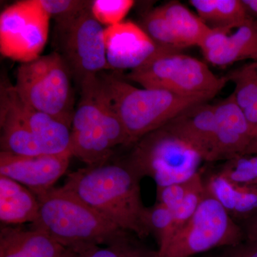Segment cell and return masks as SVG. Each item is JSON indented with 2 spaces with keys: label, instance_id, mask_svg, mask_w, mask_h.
Listing matches in <instances>:
<instances>
[{
  "label": "cell",
  "instance_id": "6da1fadb",
  "mask_svg": "<svg viewBox=\"0 0 257 257\" xmlns=\"http://www.w3.org/2000/svg\"><path fill=\"white\" fill-rule=\"evenodd\" d=\"M112 158L74 171L62 187L119 229L145 239L150 232L147 207L142 199V178L124 159Z\"/></svg>",
  "mask_w": 257,
  "mask_h": 257
},
{
  "label": "cell",
  "instance_id": "4fadbf2b",
  "mask_svg": "<svg viewBox=\"0 0 257 257\" xmlns=\"http://www.w3.org/2000/svg\"><path fill=\"white\" fill-rule=\"evenodd\" d=\"M104 44L108 67L116 70L138 68L166 49L157 45L140 25L132 21L104 29Z\"/></svg>",
  "mask_w": 257,
  "mask_h": 257
},
{
  "label": "cell",
  "instance_id": "52a82bcc",
  "mask_svg": "<svg viewBox=\"0 0 257 257\" xmlns=\"http://www.w3.org/2000/svg\"><path fill=\"white\" fill-rule=\"evenodd\" d=\"M70 72L57 52L21 63L15 89L24 101L71 128L74 112Z\"/></svg>",
  "mask_w": 257,
  "mask_h": 257
},
{
  "label": "cell",
  "instance_id": "7a4b0ae2",
  "mask_svg": "<svg viewBox=\"0 0 257 257\" xmlns=\"http://www.w3.org/2000/svg\"><path fill=\"white\" fill-rule=\"evenodd\" d=\"M36 195L40 211L30 226L71 251L105 245L124 231L62 187Z\"/></svg>",
  "mask_w": 257,
  "mask_h": 257
},
{
  "label": "cell",
  "instance_id": "7c38bea8",
  "mask_svg": "<svg viewBox=\"0 0 257 257\" xmlns=\"http://www.w3.org/2000/svg\"><path fill=\"white\" fill-rule=\"evenodd\" d=\"M72 155L70 151L33 156L0 152V175L16 181L35 194L53 188L64 175Z\"/></svg>",
  "mask_w": 257,
  "mask_h": 257
},
{
  "label": "cell",
  "instance_id": "9a60e30c",
  "mask_svg": "<svg viewBox=\"0 0 257 257\" xmlns=\"http://www.w3.org/2000/svg\"><path fill=\"white\" fill-rule=\"evenodd\" d=\"M0 94L9 100L36 139L44 154H60L69 151V126L29 105L19 95L15 85L5 79L1 82Z\"/></svg>",
  "mask_w": 257,
  "mask_h": 257
},
{
  "label": "cell",
  "instance_id": "83f0119b",
  "mask_svg": "<svg viewBox=\"0 0 257 257\" xmlns=\"http://www.w3.org/2000/svg\"><path fill=\"white\" fill-rule=\"evenodd\" d=\"M203 182V175L199 172L185 182L157 188V202L163 204L171 210H173L183 202L191 191Z\"/></svg>",
  "mask_w": 257,
  "mask_h": 257
},
{
  "label": "cell",
  "instance_id": "603a6c76",
  "mask_svg": "<svg viewBox=\"0 0 257 257\" xmlns=\"http://www.w3.org/2000/svg\"><path fill=\"white\" fill-rule=\"evenodd\" d=\"M198 17L212 28L238 26L251 18L241 0H190Z\"/></svg>",
  "mask_w": 257,
  "mask_h": 257
},
{
  "label": "cell",
  "instance_id": "4dcf8cb0",
  "mask_svg": "<svg viewBox=\"0 0 257 257\" xmlns=\"http://www.w3.org/2000/svg\"><path fill=\"white\" fill-rule=\"evenodd\" d=\"M221 249L210 257H257V245L246 240L235 246Z\"/></svg>",
  "mask_w": 257,
  "mask_h": 257
},
{
  "label": "cell",
  "instance_id": "f546056e",
  "mask_svg": "<svg viewBox=\"0 0 257 257\" xmlns=\"http://www.w3.org/2000/svg\"><path fill=\"white\" fill-rule=\"evenodd\" d=\"M40 2L50 18L55 20L73 15L92 3V1L82 0H40Z\"/></svg>",
  "mask_w": 257,
  "mask_h": 257
},
{
  "label": "cell",
  "instance_id": "d4e9b609",
  "mask_svg": "<svg viewBox=\"0 0 257 257\" xmlns=\"http://www.w3.org/2000/svg\"><path fill=\"white\" fill-rule=\"evenodd\" d=\"M147 223L150 234L156 239L159 253L162 252L175 234L173 212L157 202L152 207H147Z\"/></svg>",
  "mask_w": 257,
  "mask_h": 257
},
{
  "label": "cell",
  "instance_id": "7402d4cb",
  "mask_svg": "<svg viewBox=\"0 0 257 257\" xmlns=\"http://www.w3.org/2000/svg\"><path fill=\"white\" fill-rule=\"evenodd\" d=\"M226 77L234 82L232 94L246 116L253 140L257 137V61L231 71Z\"/></svg>",
  "mask_w": 257,
  "mask_h": 257
},
{
  "label": "cell",
  "instance_id": "44dd1931",
  "mask_svg": "<svg viewBox=\"0 0 257 257\" xmlns=\"http://www.w3.org/2000/svg\"><path fill=\"white\" fill-rule=\"evenodd\" d=\"M1 151L24 156L41 155L36 139L6 96L0 94Z\"/></svg>",
  "mask_w": 257,
  "mask_h": 257
},
{
  "label": "cell",
  "instance_id": "5b68a950",
  "mask_svg": "<svg viewBox=\"0 0 257 257\" xmlns=\"http://www.w3.org/2000/svg\"><path fill=\"white\" fill-rule=\"evenodd\" d=\"M143 88L160 89L178 95L201 97L208 101L229 82L215 75L207 64L181 51L165 49L141 67L121 75Z\"/></svg>",
  "mask_w": 257,
  "mask_h": 257
},
{
  "label": "cell",
  "instance_id": "f1b7e54d",
  "mask_svg": "<svg viewBox=\"0 0 257 257\" xmlns=\"http://www.w3.org/2000/svg\"><path fill=\"white\" fill-rule=\"evenodd\" d=\"M206 194H207V191L203 182L202 184L191 191L178 207L172 210L173 212L174 228H175L174 235L188 222L189 219L197 211L199 204L205 197Z\"/></svg>",
  "mask_w": 257,
  "mask_h": 257
},
{
  "label": "cell",
  "instance_id": "ffe728a7",
  "mask_svg": "<svg viewBox=\"0 0 257 257\" xmlns=\"http://www.w3.org/2000/svg\"><path fill=\"white\" fill-rule=\"evenodd\" d=\"M40 211L36 194L16 181L0 175V221L2 225L33 224Z\"/></svg>",
  "mask_w": 257,
  "mask_h": 257
},
{
  "label": "cell",
  "instance_id": "e0dca14e",
  "mask_svg": "<svg viewBox=\"0 0 257 257\" xmlns=\"http://www.w3.org/2000/svg\"><path fill=\"white\" fill-rule=\"evenodd\" d=\"M163 126L190 145L203 160L214 162V104L207 101L190 106Z\"/></svg>",
  "mask_w": 257,
  "mask_h": 257
},
{
  "label": "cell",
  "instance_id": "4316f807",
  "mask_svg": "<svg viewBox=\"0 0 257 257\" xmlns=\"http://www.w3.org/2000/svg\"><path fill=\"white\" fill-rule=\"evenodd\" d=\"M135 5L133 0H95L92 12L96 20L106 28L122 23Z\"/></svg>",
  "mask_w": 257,
  "mask_h": 257
},
{
  "label": "cell",
  "instance_id": "8992f818",
  "mask_svg": "<svg viewBox=\"0 0 257 257\" xmlns=\"http://www.w3.org/2000/svg\"><path fill=\"white\" fill-rule=\"evenodd\" d=\"M124 160L139 176L155 181L157 188L185 182L199 173L202 157L165 126L130 145Z\"/></svg>",
  "mask_w": 257,
  "mask_h": 257
},
{
  "label": "cell",
  "instance_id": "2e32d148",
  "mask_svg": "<svg viewBox=\"0 0 257 257\" xmlns=\"http://www.w3.org/2000/svg\"><path fill=\"white\" fill-rule=\"evenodd\" d=\"M214 162L245 155L252 141V135L246 116L232 94L214 104Z\"/></svg>",
  "mask_w": 257,
  "mask_h": 257
},
{
  "label": "cell",
  "instance_id": "9c48e42d",
  "mask_svg": "<svg viewBox=\"0 0 257 257\" xmlns=\"http://www.w3.org/2000/svg\"><path fill=\"white\" fill-rule=\"evenodd\" d=\"M245 241L242 226L210 194L205 197L182 229L175 233L160 257H192L214 248Z\"/></svg>",
  "mask_w": 257,
  "mask_h": 257
},
{
  "label": "cell",
  "instance_id": "8fae6325",
  "mask_svg": "<svg viewBox=\"0 0 257 257\" xmlns=\"http://www.w3.org/2000/svg\"><path fill=\"white\" fill-rule=\"evenodd\" d=\"M140 26L157 45L181 51L200 47L211 28L178 1L158 7L143 18Z\"/></svg>",
  "mask_w": 257,
  "mask_h": 257
},
{
  "label": "cell",
  "instance_id": "30bf717a",
  "mask_svg": "<svg viewBox=\"0 0 257 257\" xmlns=\"http://www.w3.org/2000/svg\"><path fill=\"white\" fill-rule=\"evenodd\" d=\"M50 16L40 0H23L8 7L0 15V51L21 63L40 57L50 31Z\"/></svg>",
  "mask_w": 257,
  "mask_h": 257
},
{
  "label": "cell",
  "instance_id": "484cf974",
  "mask_svg": "<svg viewBox=\"0 0 257 257\" xmlns=\"http://www.w3.org/2000/svg\"><path fill=\"white\" fill-rule=\"evenodd\" d=\"M217 172L236 183L257 187V155L226 161Z\"/></svg>",
  "mask_w": 257,
  "mask_h": 257
},
{
  "label": "cell",
  "instance_id": "d6a6232c",
  "mask_svg": "<svg viewBox=\"0 0 257 257\" xmlns=\"http://www.w3.org/2000/svg\"><path fill=\"white\" fill-rule=\"evenodd\" d=\"M248 14L257 20V0H241Z\"/></svg>",
  "mask_w": 257,
  "mask_h": 257
},
{
  "label": "cell",
  "instance_id": "ba28073f",
  "mask_svg": "<svg viewBox=\"0 0 257 257\" xmlns=\"http://www.w3.org/2000/svg\"><path fill=\"white\" fill-rule=\"evenodd\" d=\"M92 4V1L80 11L55 20V52L62 57L79 87L109 69L104 29L93 15Z\"/></svg>",
  "mask_w": 257,
  "mask_h": 257
},
{
  "label": "cell",
  "instance_id": "277c9868",
  "mask_svg": "<svg viewBox=\"0 0 257 257\" xmlns=\"http://www.w3.org/2000/svg\"><path fill=\"white\" fill-rule=\"evenodd\" d=\"M79 89L81 99L72 118L69 151L87 166L98 165L112 158L118 147H130V140L99 77Z\"/></svg>",
  "mask_w": 257,
  "mask_h": 257
},
{
  "label": "cell",
  "instance_id": "d6986e66",
  "mask_svg": "<svg viewBox=\"0 0 257 257\" xmlns=\"http://www.w3.org/2000/svg\"><path fill=\"white\" fill-rule=\"evenodd\" d=\"M203 179L208 194L239 224L257 214V187L236 183L217 172Z\"/></svg>",
  "mask_w": 257,
  "mask_h": 257
},
{
  "label": "cell",
  "instance_id": "ac0fdd59",
  "mask_svg": "<svg viewBox=\"0 0 257 257\" xmlns=\"http://www.w3.org/2000/svg\"><path fill=\"white\" fill-rule=\"evenodd\" d=\"M69 249L40 230L2 225L0 257H69Z\"/></svg>",
  "mask_w": 257,
  "mask_h": 257
},
{
  "label": "cell",
  "instance_id": "1f68e13d",
  "mask_svg": "<svg viewBox=\"0 0 257 257\" xmlns=\"http://www.w3.org/2000/svg\"><path fill=\"white\" fill-rule=\"evenodd\" d=\"M241 226L244 232L245 240L257 245V214L243 221Z\"/></svg>",
  "mask_w": 257,
  "mask_h": 257
},
{
  "label": "cell",
  "instance_id": "836d02e7",
  "mask_svg": "<svg viewBox=\"0 0 257 257\" xmlns=\"http://www.w3.org/2000/svg\"><path fill=\"white\" fill-rule=\"evenodd\" d=\"M257 155V137L253 139L245 155Z\"/></svg>",
  "mask_w": 257,
  "mask_h": 257
},
{
  "label": "cell",
  "instance_id": "3957f363",
  "mask_svg": "<svg viewBox=\"0 0 257 257\" xmlns=\"http://www.w3.org/2000/svg\"><path fill=\"white\" fill-rule=\"evenodd\" d=\"M98 77L103 92L126 130L130 145L165 126L187 108L208 101L164 89H139L117 74L101 72Z\"/></svg>",
  "mask_w": 257,
  "mask_h": 257
},
{
  "label": "cell",
  "instance_id": "5bb4252c",
  "mask_svg": "<svg viewBox=\"0 0 257 257\" xmlns=\"http://www.w3.org/2000/svg\"><path fill=\"white\" fill-rule=\"evenodd\" d=\"M199 48L209 63L219 67L257 61L256 19L251 18L238 26L211 28Z\"/></svg>",
  "mask_w": 257,
  "mask_h": 257
},
{
  "label": "cell",
  "instance_id": "cb8c5ba5",
  "mask_svg": "<svg viewBox=\"0 0 257 257\" xmlns=\"http://www.w3.org/2000/svg\"><path fill=\"white\" fill-rule=\"evenodd\" d=\"M69 251V257H160L158 250L152 249L138 236L126 231L105 245Z\"/></svg>",
  "mask_w": 257,
  "mask_h": 257
}]
</instances>
